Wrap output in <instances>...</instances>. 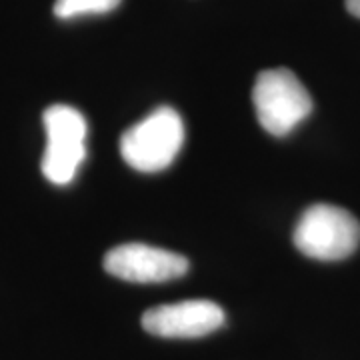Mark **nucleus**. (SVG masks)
Masks as SVG:
<instances>
[{
  "instance_id": "nucleus-7",
  "label": "nucleus",
  "mask_w": 360,
  "mask_h": 360,
  "mask_svg": "<svg viewBox=\"0 0 360 360\" xmlns=\"http://www.w3.org/2000/svg\"><path fill=\"white\" fill-rule=\"evenodd\" d=\"M120 0H56L54 14L63 20L84 14H106L115 11Z\"/></svg>"
},
{
  "instance_id": "nucleus-1",
  "label": "nucleus",
  "mask_w": 360,
  "mask_h": 360,
  "mask_svg": "<svg viewBox=\"0 0 360 360\" xmlns=\"http://www.w3.org/2000/svg\"><path fill=\"white\" fill-rule=\"evenodd\" d=\"M184 142V122L170 106H158L120 136V155L139 172H158L179 156Z\"/></svg>"
},
{
  "instance_id": "nucleus-4",
  "label": "nucleus",
  "mask_w": 360,
  "mask_h": 360,
  "mask_svg": "<svg viewBox=\"0 0 360 360\" xmlns=\"http://www.w3.org/2000/svg\"><path fill=\"white\" fill-rule=\"evenodd\" d=\"M46 148L42 156V174L52 184L65 186L77 176L86 156V120L68 104H52L44 110Z\"/></svg>"
},
{
  "instance_id": "nucleus-8",
  "label": "nucleus",
  "mask_w": 360,
  "mask_h": 360,
  "mask_svg": "<svg viewBox=\"0 0 360 360\" xmlns=\"http://www.w3.org/2000/svg\"><path fill=\"white\" fill-rule=\"evenodd\" d=\"M347 11L352 16L360 18V0H347Z\"/></svg>"
},
{
  "instance_id": "nucleus-2",
  "label": "nucleus",
  "mask_w": 360,
  "mask_h": 360,
  "mask_svg": "<svg viewBox=\"0 0 360 360\" xmlns=\"http://www.w3.org/2000/svg\"><path fill=\"white\" fill-rule=\"evenodd\" d=\"M295 246L314 260H342L360 243V222L348 210L335 205L309 206L296 222Z\"/></svg>"
},
{
  "instance_id": "nucleus-5",
  "label": "nucleus",
  "mask_w": 360,
  "mask_h": 360,
  "mask_svg": "<svg viewBox=\"0 0 360 360\" xmlns=\"http://www.w3.org/2000/svg\"><path fill=\"white\" fill-rule=\"evenodd\" d=\"M104 270L127 283H167L188 272V260L165 248L129 243L106 252Z\"/></svg>"
},
{
  "instance_id": "nucleus-6",
  "label": "nucleus",
  "mask_w": 360,
  "mask_h": 360,
  "mask_svg": "<svg viewBox=\"0 0 360 360\" xmlns=\"http://www.w3.org/2000/svg\"><path fill=\"white\" fill-rule=\"evenodd\" d=\"M224 310L217 302L194 298L160 304L142 314V328L162 338H200L224 324Z\"/></svg>"
},
{
  "instance_id": "nucleus-3",
  "label": "nucleus",
  "mask_w": 360,
  "mask_h": 360,
  "mask_svg": "<svg viewBox=\"0 0 360 360\" xmlns=\"http://www.w3.org/2000/svg\"><path fill=\"white\" fill-rule=\"evenodd\" d=\"M252 103L260 127L272 136H286L310 115L312 98L288 68H270L258 75Z\"/></svg>"
}]
</instances>
